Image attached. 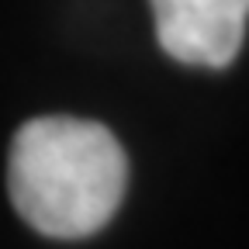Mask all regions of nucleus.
Masks as SVG:
<instances>
[{"mask_svg":"<svg viewBox=\"0 0 249 249\" xmlns=\"http://www.w3.org/2000/svg\"><path fill=\"white\" fill-rule=\"evenodd\" d=\"M128 156L101 121L45 114L11 139L7 191L24 222L49 239H87L121 208Z\"/></svg>","mask_w":249,"mask_h":249,"instance_id":"nucleus-1","label":"nucleus"},{"mask_svg":"<svg viewBox=\"0 0 249 249\" xmlns=\"http://www.w3.org/2000/svg\"><path fill=\"white\" fill-rule=\"evenodd\" d=\"M160 49L183 66L225 70L239 55L249 0H149Z\"/></svg>","mask_w":249,"mask_h":249,"instance_id":"nucleus-2","label":"nucleus"}]
</instances>
